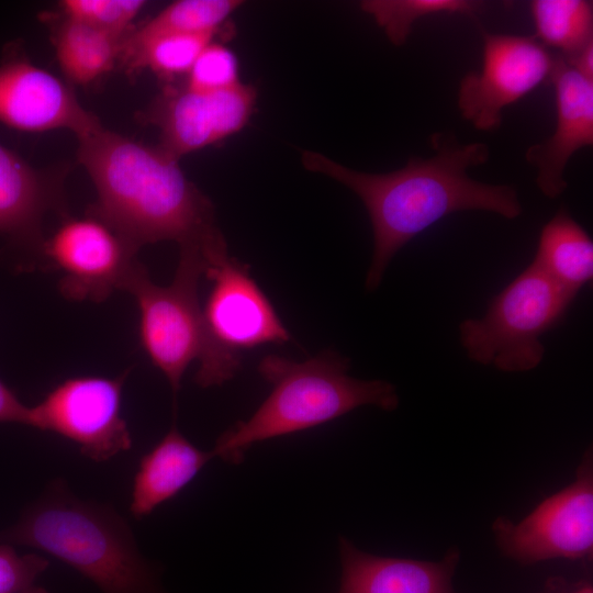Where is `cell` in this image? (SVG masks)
Instances as JSON below:
<instances>
[{
    "mask_svg": "<svg viewBox=\"0 0 593 593\" xmlns=\"http://www.w3.org/2000/svg\"><path fill=\"white\" fill-rule=\"evenodd\" d=\"M429 139L433 156H413L404 167L384 174L358 171L320 153H302L309 171L346 186L368 212L373 233L365 283L368 291L380 286L390 261L404 245L443 217L479 210L513 220L523 212L514 187L484 183L468 175L469 168L488 161L486 144H465L448 132L435 133Z\"/></svg>",
    "mask_w": 593,
    "mask_h": 593,
    "instance_id": "obj_1",
    "label": "cell"
},
{
    "mask_svg": "<svg viewBox=\"0 0 593 593\" xmlns=\"http://www.w3.org/2000/svg\"><path fill=\"white\" fill-rule=\"evenodd\" d=\"M78 158L97 191L90 214L135 247L174 240L204 255L226 243L210 199L159 145L101 127L79 139Z\"/></svg>",
    "mask_w": 593,
    "mask_h": 593,
    "instance_id": "obj_2",
    "label": "cell"
},
{
    "mask_svg": "<svg viewBox=\"0 0 593 593\" xmlns=\"http://www.w3.org/2000/svg\"><path fill=\"white\" fill-rule=\"evenodd\" d=\"M0 542L51 555L101 593H168L159 566L139 550L127 521L108 503L77 496L61 478L0 532Z\"/></svg>",
    "mask_w": 593,
    "mask_h": 593,
    "instance_id": "obj_3",
    "label": "cell"
},
{
    "mask_svg": "<svg viewBox=\"0 0 593 593\" xmlns=\"http://www.w3.org/2000/svg\"><path fill=\"white\" fill-rule=\"evenodd\" d=\"M349 365L347 357L332 349L305 361L265 356L258 371L271 384V392L248 419L217 438L213 456L239 463L256 443L320 426L363 405L389 412L399 406L392 383L350 377Z\"/></svg>",
    "mask_w": 593,
    "mask_h": 593,
    "instance_id": "obj_4",
    "label": "cell"
},
{
    "mask_svg": "<svg viewBox=\"0 0 593 593\" xmlns=\"http://www.w3.org/2000/svg\"><path fill=\"white\" fill-rule=\"evenodd\" d=\"M574 296L532 262L489 303L481 318L459 324L472 361L504 372H524L542 361L541 336L560 323Z\"/></svg>",
    "mask_w": 593,
    "mask_h": 593,
    "instance_id": "obj_5",
    "label": "cell"
},
{
    "mask_svg": "<svg viewBox=\"0 0 593 593\" xmlns=\"http://www.w3.org/2000/svg\"><path fill=\"white\" fill-rule=\"evenodd\" d=\"M204 276L212 287L202 306L204 345L194 380L210 388L236 374L243 353L291 336L248 266L226 253L205 267Z\"/></svg>",
    "mask_w": 593,
    "mask_h": 593,
    "instance_id": "obj_6",
    "label": "cell"
},
{
    "mask_svg": "<svg viewBox=\"0 0 593 593\" xmlns=\"http://www.w3.org/2000/svg\"><path fill=\"white\" fill-rule=\"evenodd\" d=\"M204 270L202 253L183 248L170 284H156L141 265L124 289L135 298L138 307L141 345L168 380L175 398L186 369L191 361L199 360L204 345L198 292Z\"/></svg>",
    "mask_w": 593,
    "mask_h": 593,
    "instance_id": "obj_7",
    "label": "cell"
},
{
    "mask_svg": "<svg viewBox=\"0 0 593 593\" xmlns=\"http://www.w3.org/2000/svg\"><path fill=\"white\" fill-rule=\"evenodd\" d=\"M128 370L114 377L79 376L64 380L30 406L29 426L56 433L78 445L82 456L103 462L132 448L122 416Z\"/></svg>",
    "mask_w": 593,
    "mask_h": 593,
    "instance_id": "obj_8",
    "label": "cell"
},
{
    "mask_svg": "<svg viewBox=\"0 0 593 593\" xmlns=\"http://www.w3.org/2000/svg\"><path fill=\"white\" fill-rule=\"evenodd\" d=\"M492 530L507 557L525 564L553 558L582 559L593 551V462L591 449L578 467L575 480L545 499L515 524L497 517Z\"/></svg>",
    "mask_w": 593,
    "mask_h": 593,
    "instance_id": "obj_9",
    "label": "cell"
},
{
    "mask_svg": "<svg viewBox=\"0 0 593 593\" xmlns=\"http://www.w3.org/2000/svg\"><path fill=\"white\" fill-rule=\"evenodd\" d=\"M137 247L101 219L89 214L65 220L40 251L60 272L59 290L71 300L102 302L125 289L142 265Z\"/></svg>",
    "mask_w": 593,
    "mask_h": 593,
    "instance_id": "obj_10",
    "label": "cell"
},
{
    "mask_svg": "<svg viewBox=\"0 0 593 593\" xmlns=\"http://www.w3.org/2000/svg\"><path fill=\"white\" fill-rule=\"evenodd\" d=\"M482 38L481 69L461 78L457 105L474 128L489 132L501 126L504 108L549 80L555 57L536 37L482 30Z\"/></svg>",
    "mask_w": 593,
    "mask_h": 593,
    "instance_id": "obj_11",
    "label": "cell"
},
{
    "mask_svg": "<svg viewBox=\"0 0 593 593\" xmlns=\"http://www.w3.org/2000/svg\"><path fill=\"white\" fill-rule=\"evenodd\" d=\"M257 100L254 86L216 91L168 88L155 102L150 121L160 131L159 146L177 159L239 132Z\"/></svg>",
    "mask_w": 593,
    "mask_h": 593,
    "instance_id": "obj_12",
    "label": "cell"
},
{
    "mask_svg": "<svg viewBox=\"0 0 593 593\" xmlns=\"http://www.w3.org/2000/svg\"><path fill=\"white\" fill-rule=\"evenodd\" d=\"M0 122L25 132L69 130L78 139L102 127L69 86L12 47L0 63Z\"/></svg>",
    "mask_w": 593,
    "mask_h": 593,
    "instance_id": "obj_13",
    "label": "cell"
},
{
    "mask_svg": "<svg viewBox=\"0 0 593 593\" xmlns=\"http://www.w3.org/2000/svg\"><path fill=\"white\" fill-rule=\"evenodd\" d=\"M549 80L555 87L557 123L553 134L529 146L525 158L536 170V184L544 195L556 199L568 187L566 167L579 149L593 145V80L555 57Z\"/></svg>",
    "mask_w": 593,
    "mask_h": 593,
    "instance_id": "obj_14",
    "label": "cell"
},
{
    "mask_svg": "<svg viewBox=\"0 0 593 593\" xmlns=\"http://www.w3.org/2000/svg\"><path fill=\"white\" fill-rule=\"evenodd\" d=\"M338 593H456L451 579L460 559L457 547L440 561L380 557L339 537Z\"/></svg>",
    "mask_w": 593,
    "mask_h": 593,
    "instance_id": "obj_15",
    "label": "cell"
},
{
    "mask_svg": "<svg viewBox=\"0 0 593 593\" xmlns=\"http://www.w3.org/2000/svg\"><path fill=\"white\" fill-rule=\"evenodd\" d=\"M56 199L55 188L43 174L0 144V235L40 250L42 221Z\"/></svg>",
    "mask_w": 593,
    "mask_h": 593,
    "instance_id": "obj_16",
    "label": "cell"
},
{
    "mask_svg": "<svg viewBox=\"0 0 593 593\" xmlns=\"http://www.w3.org/2000/svg\"><path fill=\"white\" fill-rule=\"evenodd\" d=\"M212 458V450L199 449L172 424L139 460L132 484L131 514L137 519L150 515L188 485Z\"/></svg>",
    "mask_w": 593,
    "mask_h": 593,
    "instance_id": "obj_17",
    "label": "cell"
},
{
    "mask_svg": "<svg viewBox=\"0 0 593 593\" xmlns=\"http://www.w3.org/2000/svg\"><path fill=\"white\" fill-rule=\"evenodd\" d=\"M574 298L593 278V242L563 206L542 226L532 261Z\"/></svg>",
    "mask_w": 593,
    "mask_h": 593,
    "instance_id": "obj_18",
    "label": "cell"
},
{
    "mask_svg": "<svg viewBox=\"0 0 593 593\" xmlns=\"http://www.w3.org/2000/svg\"><path fill=\"white\" fill-rule=\"evenodd\" d=\"M123 37L65 18L55 37L63 72L79 85L94 81L110 70L120 56Z\"/></svg>",
    "mask_w": 593,
    "mask_h": 593,
    "instance_id": "obj_19",
    "label": "cell"
},
{
    "mask_svg": "<svg viewBox=\"0 0 593 593\" xmlns=\"http://www.w3.org/2000/svg\"><path fill=\"white\" fill-rule=\"evenodd\" d=\"M242 4L243 2L238 0L175 1L136 31L126 34L122 44H137L169 34H217Z\"/></svg>",
    "mask_w": 593,
    "mask_h": 593,
    "instance_id": "obj_20",
    "label": "cell"
},
{
    "mask_svg": "<svg viewBox=\"0 0 593 593\" xmlns=\"http://www.w3.org/2000/svg\"><path fill=\"white\" fill-rule=\"evenodd\" d=\"M537 38L570 57L593 41V5L586 0H534Z\"/></svg>",
    "mask_w": 593,
    "mask_h": 593,
    "instance_id": "obj_21",
    "label": "cell"
},
{
    "mask_svg": "<svg viewBox=\"0 0 593 593\" xmlns=\"http://www.w3.org/2000/svg\"><path fill=\"white\" fill-rule=\"evenodd\" d=\"M217 34H169L121 45L120 56L133 68H148L164 78L187 75L202 49Z\"/></svg>",
    "mask_w": 593,
    "mask_h": 593,
    "instance_id": "obj_22",
    "label": "cell"
},
{
    "mask_svg": "<svg viewBox=\"0 0 593 593\" xmlns=\"http://www.w3.org/2000/svg\"><path fill=\"white\" fill-rule=\"evenodd\" d=\"M360 8L372 16L393 45L402 46L416 20L438 13L472 15L479 4L469 0H365Z\"/></svg>",
    "mask_w": 593,
    "mask_h": 593,
    "instance_id": "obj_23",
    "label": "cell"
},
{
    "mask_svg": "<svg viewBox=\"0 0 593 593\" xmlns=\"http://www.w3.org/2000/svg\"><path fill=\"white\" fill-rule=\"evenodd\" d=\"M145 3L142 0H64L59 7L67 19L125 36Z\"/></svg>",
    "mask_w": 593,
    "mask_h": 593,
    "instance_id": "obj_24",
    "label": "cell"
},
{
    "mask_svg": "<svg viewBox=\"0 0 593 593\" xmlns=\"http://www.w3.org/2000/svg\"><path fill=\"white\" fill-rule=\"evenodd\" d=\"M235 53L215 41L208 44L187 74L186 87L195 91H216L240 82Z\"/></svg>",
    "mask_w": 593,
    "mask_h": 593,
    "instance_id": "obj_25",
    "label": "cell"
},
{
    "mask_svg": "<svg viewBox=\"0 0 593 593\" xmlns=\"http://www.w3.org/2000/svg\"><path fill=\"white\" fill-rule=\"evenodd\" d=\"M48 566V559L40 553L20 555L13 545L0 542V593H20L34 586Z\"/></svg>",
    "mask_w": 593,
    "mask_h": 593,
    "instance_id": "obj_26",
    "label": "cell"
},
{
    "mask_svg": "<svg viewBox=\"0 0 593 593\" xmlns=\"http://www.w3.org/2000/svg\"><path fill=\"white\" fill-rule=\"evenodd\" d=\"M30 406L23 404L16 394L0 380V423H15L29 426Z\"/></svg>",
    "mask_w": 593,
    "mask_h": 593,
    "instance_id": "obj_27",
    "label": "cell"
},
{
    "mask_svg": "<svg viewBox=\"0 0 593 593\" xmlns=\"http://www.w3.org/2000/svg\"><path fill=\"white\" fill-rule=\"evenodd\" d=\"M562 58L584 78L593 80V41L574 55Z\"/></svg>",
    "mask_w": 593,
    "mask_h": 593,
    "instance_id": "obj_28",
    "label": "cell"
},
{
    "mask_svg": "<svg viewBox=\"0 0 593 593\" xmlns=\"http://www.w3.org/2000/svg\"><path fill=\"white\" fill-rule=\"evenodd\" d=\"M569 593H593V589L589 584L581 585Z\"/></svg>",
    "mask_w": 593,
    "mask_h": 593,
    "instance_id": "obj_29",
    "label": "cell"
},
{
    "mask_svg": "<svg viewBox=\"0 0 593 593\" xmlns=\"http://www.w3.org/2000/svg\"><path fill=\"white\" fill-rule=\"evenodd\" d=\"M20 593H49L47 590H45L44 588H41V586H32L23 592H20Z\"/></svg>",
    "mask_w": 593,
    "mask_h": 593,
    "instance_id": "obj_30",
    "label": "cell"
}]
</instances>
